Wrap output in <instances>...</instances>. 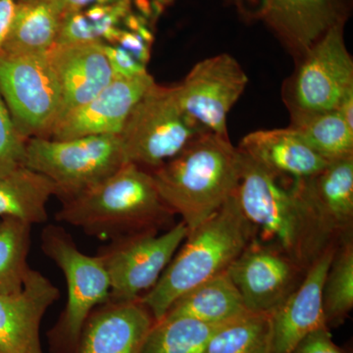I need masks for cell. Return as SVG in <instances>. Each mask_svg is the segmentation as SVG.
<instances>
[{"label": "cell", "instance_id": "3957f363", "mask_svg": "<svg viewBox=\"0 0 353 353\" xmlns=\"http://www.w3.org/2000/svg\"><path fill=\"white\" fill-rule=\"evenodd\" d=\"M241 162L229 137L205 132L150 173L165 203L190 232L236 194Z\"/></svg>", "mask_w": 353, "mask_h": 353}, {"label": "cell", "instance_id": "d590c367", "mask_svg": "<svg viewBox=\"0 0 353 353\" xmlns=\"http://www.w3.org/2000/svg\"><path fill=\"white\" fill-rule=\"evenodd\" d=\"M15 1H16V2H17V1H20V0H15Z\"/></svg>", "mask_w": 353, "mask_h": 353}, {"label": "cell", "instance_id": "7402d4cb", "mask_svg": "<svg viewBox=\"0 0 353 353\" xmlns=\"http://www.w3.org/2000/svg\"><path fill=\"white\" fill-rule=\"evenodd\" d=\"M246 312L240 292L226 271L179 297L163 318L188 317L224 324Z\"/></svg>", "mask_w": 353, "mask_h": 353}, {"label": "cell", "instance_id": "d6a6232c", "mask_svg": "<svg viewBox=\"0 0 353 353\" xmlns=\"http://www.w3.org/2000/svg\"><path fill=\"white\" fill-rule=\"evenodd\" d=\"M15 0H0V54L15 12Z\"/></svg>", "mask_w": 353, "mask_h": 353}, {"label": "cell", "instance_id": "6da1fadb", "mask_svg": "<svg viewBox=\"0 0 353 353\" xmlns=\"http://www.w3.org/2000/svg\"><path fill=\"white\" fill-rule=\"evenodd\" d=\"M240 153L236 199L255 240L284 253L305 270L329 248L340 245L304 196L299 180L287 183Z\"/></svg>", "mask_w": 353, "mask_h": 353}, {"label": "cell", "instance_id": "ac0fdd59", "mask_svg": "<svg viewBox=\"0 0 353 353\" xmlns=\"http://www.w3.org/2000/svg\"><path fill=\"white\" fill-rule=\"evenodd\" d=\"M336 246L311 265L299 287L272 313V353H290L311 332L327 327L323 317L322 288Z\"/></svg>", "mask_w": 353, "mask_h": 353}, {"label": "cell", "instance_id": "9a60e30c", "mask_svg": "<svg viewBox=\"0 0 353 353\" xmlns=\"http://www.w3.org/2000/svg\"><path fill=\"white\" fill-rule=\"evenodd\" d=\"M59 297L57 285L32 268L20 292L0 294V353H43L41 320Z\"/></svg>", "mask_w": 353, "mask_h": 353}, {"label": "cell", "instance_id": "ffe728a7", "mask_svg": "<svg viewBox=\"0 0 353 353\" xmlns=\"http://www.w3.org/2000/svg\"><path fill=\"white\" fill-rule=\"evenodd\" d=\"M299 183L334 241L341 243L352 239L353 157L329 162L319 173Z\"/></svg>", "mask_w": 353, "mask_h": 353}, {"label": "cell", "instance_id": "30bf717a", "mask_svg": "<svg viewBox=\"0 0 353 353\" xmlns=\"http://www.w3.org/2000/svg\"><path fill=\"white\" fill-rule=\"evenodd\" d=\"M182 221L164 233H148L110 241L97 252L110 281L108 301L141 299L157 284L187 238Z\"/></svg>", "mask_w": 353, "mask_h": 353}, {"label": "cell", "instance_id": "f546056e", "mask_svg": "<svg viewBox=\"0 0 353 353\" xmlns=\"http://www.w3.org/2000/svg\"><path fill=\"white\" fill-rule=\"evenodd\" d=\"M115 78H132L148 73L146 66L116 44L102 43Z\"/></svg>", "mask_w": 353, "mask_h": 353}, {"label": "cell", "instance_id": "44dd1931", "mask_svg": "<svg viewBox=\"0 0 353 353\" xmlns=\"http://www.w3.org/2000/svg\"><path fill=\"white\" fill-rule=\"evenodd\" d=\"M63 15L54 0H20L2 53H46L55 46Z\"/></svg>", "mask_w": 353, "mask_h": 353}, {"label": "cell", "instance_id": "83f0119b", "mask_svg": "<svg viewBox=\"0 0 353 353\" xmlns=\"http://www.w3.org/2000/svg\"><path fill=\"white\" fill-rule=\"evenodd\" d=\"M32 225L23 221L0 219V294L22 290L28 271Z\"/></svg>", "mask_w": 353, "mask_h": 353}, {"label": "cell", "instance_id": "52a82bcc", "mask_svg": "<svg viewBox=\"0 0 353 353\" xmlns=\"http://www.w3.org/2000/svg\"><path fill=\"white\" fill-rule=\"evenodd\" d=\"M205 132L183 112L174 85L154 83L132 108L119 134L127 162L150 172Z\"/></svg>", "mask_w": 353, "mask_h": 353}, {"label": "cell", "instance_id": "cb8c5ba5", "mask_svg": "<svg viewBox=\"0 0 353 353\" xmlns=\"http://www.w3.org/2000/svg\"><path fill=\"white\" fill-rule=\"evenodd\" d=\"M289 127L327 162L353 157V130L336 110L292 119Z\"/></svg>", "mask_w": 353, "mask_h": 353}, {"label": "cell", "instance_id": "e575fe53", "mask_svg": "<svg viewBox=\"0 0 353 353\" xmlns=\"http://www.w3.org/2000/svg\"><path fill=\"white\" fill-rule=\"evenodd\" d=\"M336 110L347 123V126L353 130V90L345 95Z\"/></svg>", "mask_w": 353, "mask_h": 353}, {"label": "cell", "instance_id": "5b68a950", "mask_svg": "<svg viewBox=\"0 0 353 353\" xmlns=\"http://www.w3.org/2000/svg\"><path fill=\"white\" fill-rule=\"evenodd\" d=\"M41 250L62 271L67 303L48 333L53 353H74L83 325L95 308L108 303L110 281L101 259L85 254L64 228L48 225L41 234Z\"/></svg>", "mask_w": 353, "mask_h": 353}, {"label": "cell", "instance_id": "277c9868", "mask_svg": "<svg viewBox=\"0 0 353 353\" xmlns=\"http://www.w3.org/2000/svg\"><path fill=\"white\" fill-rule=\"evenodd\" d=\"M254 236L236 194L188 233L157 284L139 299L160 321L179 297L226 272Z\"/></svg>", "mask_w": 353, "mask_h": 353}, {"label": "cell", "instance_id": "9c48e42d", "mask_svg": "<svg viewBox=\"0 0 353 353\" xmlns=\"http://www.w3.org/2000/svg\"><path fill=\"white\" fill-rule=\"evenodd\" d=\"M0 94L26 139L50 138L61 108V90L48 53H1Z\"/></svg>", "mask_w": 353, "mask_h": 353}, {"label": "cell", "instance_id": "e0dca14e", "mask_svg": "<svg viewBox=\"0 0 353 353\" xmlns=\"http://www.w3.org/2000/svg\"><path fill=\"white\" fill-rule=\"evenodd\" d=\"M102 43L90 41L54 46L46 52L61 90L57 122L70 111L94 99L115 79Z\"/></svg>", "mask_w": 353, "mask_h": 353}, {"label": "cell", "instance_id": "4316f807", "mask_svg": "<svg viewBox=\"0 0 353 353\" xmlns=\"http://www.w3.org/2000/svg\"><path fill=\"white\" fill-rule=\"evenodd\" d=\"M203 353H272L271 314L246 312L225 323Z\"/></svg>", "mask_w": 353, "mask_h": 353}, {"label": "cell", "instance_id": "2e32d148", "mask_svg": "<svg viewBox=\"0 0 353 353\" xmlns=\"http://www.w3.org/2000/svg\"><path fill=\"white\" fill-rule=\"evenodd\" d=\"M154 323L141 299L108 301L88 316L74 353H141Z\"/></svg>", "mask_w": 353, "mask_h": 353}, {"label": "cell", "instance_id": "d4e9b609", "mask_svg": "<svg viewBox=\"0 0 353 353\" xmlns=\"http://www.w3.org/2000/svg\"><path fill=\"white\" fill-rule=\"evenodd\" d=\"M353 308V238L341 241L322 288V309L327 328L339 327Z\"/></svg>", "mask_w": 353, "mask_h": 353}, {"label": "cell", "instance_id": "d6986e66", "mask_svg": "<svg viewBox=\"0 0 353 353\" xmlns=\"http://www.w3.org/2000/svg\"><path fill=\"white\" fill-rule=\"evenodd\" d=\"M238 150L269 173L285 180L310 178L329 163L290 127L250 132L241 139Z\"/></svg>", "mask_w": 353, "mask_h": 353}, {"label": "cell", "instance_id": "603a6c76", "mask_svg": "<svg viewBox=\"0 0 353 353\" xmlns=\"http://www.w3.org/2000/svg\"><path fill=\"white\" fill-rule=\"evenodd\" d=\"M54 183L26 166L0 176V219L12 218L30 225L48 221L46 204L57 196Z\"/></svg>", "mask_w": 353, "mask_h": 353}, {"label": "cell", "instance_id": "1f68e13d", "mask_svg": "<svg viewBox=\"0 0 353 353\" xmlns=\"http://www.w3.org/2000/svg\"><path fill=\"white\" fill-rule=\"evenodd\" d=\"M175 1L176 0H132V3L138 9V13L153 24Z\"/></svg>", "mask_w": 353, "mask_h": 353}, {"label": "cell", "instance_id": "8fae6325", "mask_svg": "<svg viewBox=\"0 0 353 353\" xmlns=\"http://www.w3.org/2000/svg\"><path fill=\"white\" fill-rule=\"evenodd\" d=\"M248 78L236 58L228 53L201 60L183 82L174 85L185 115L204 132L228 134L227 117L245 92Z\"/></svg>", "mask_w": 353, "mask_h": 353}, {"label": "cell", "instance_id": "8992f818", "mask_svg": "<svg viewBox=\"0 0 353 353\" xmlns=\"http://www.w3.org/2000/svg\"><path fill=\"white\" fill-rule=\"evenodd\" d=\"M126 163L120 134L32 138L26 143L25 166L50 179L61 201L94 187Z\"/></svg>", "mask_w": 353, "mask_h": 353}, {"label": "cell", "instance_id": "484cf974", "mask_svg": "<svg viewBox=\"0 0 353 353\" xmlns=\"http://www.w3.org/2000/svg\"><path fill=\"white\" fill-rule=\"evenodd\" d=\"M224 324L163 318L153 325L141 353H203L211 336Z\"/></svg>", "mask_w": 353, "mask_h": 353}, {"label": "cell", "instance_id": "7a4b0ae2", "mask_svg": "<svg viewBox=\"0 0 353 353\" xmlns=\"http://www.w3.org/2000/svg\"><path fill=\"white\" fill-rule=\"evenodd\" d=\"M175 215L152 173L128 162L94 187L62 201L55 218L88 236L113 241L170 229Z\"/></svg>", "mask_w": 353, "mask_h": 353}, {"label": "cell", "instance_id": "836d02e7", "mask_svg": "<svg viewBox=\"0 0 353 353\" xmlns=\"http://www.w3.org/2000/svg\"><path fill=\"white\" fill-rule=\"evenodd\" d=\"M62 15L76 11L83 10L92 6L113 3L119 0H54Z\"/></svg>", "mask_w": 353, "mask_h": 353}, {"label": "cell", "instance_id": "4fadbf2b", "mask_svg": "<svg viewBox=\"0 0 353 353\" xmlns=\"http://www.w3.org/2000/svg\"><path fill=\"white\" fill-rule=\"evenodd\" d=\"M246 17L261 20L297 60L334 26L345 24L343 0H236Z\"/></svg>", "mask_w": 353, "mask_h": 353}, {"label": "cell", "instance_id": "7c38bea8", "mask_svg": "<svg viewBox=\"0 0 353 353\" xmlns=\"http://www.w3.org/2000/svg\"><path fill=\"white\" fill-rule=\"evenodd\" d=\"M305 269L276 248L253 239L228 274L248 312L272 314L305 277Z\"/></svg>", "mask_w": 353, "mask_h": 353}, {"label": "cell", "instance_id": "ba28073f", "mask_svg": "<svg viewBox=\"0 0 353 353\" xmlns=\"http://www.w3.org/2000/svg\"><path fill=\"white\" fill-rule=\"evenodd\" d=\"M343 25L334 26L296 60L284 87L290 118L336 110L353 90V60L343 39Z\"/></svg>", "mask_w": 353, "mask_h": 353}, {"label": "cell", "instance_id": "5bb4252c", "mask_svg": "<svg viewBox=\"0 0 353 353\" xmlns=\"http://www.w3.org/2000/svg\"><path fill=\"white\" fill-rule=\"evenodd\" d=\"M154 83L150 73L114 79L97 97L58 121L50 139L67 141L99 134H119L132 108Z\"/></svg>", "mask_w": 353, "mask_h": 353}, {"label": "cell", "instance_id": "f1b7e54d", "mask_svg": "<svg viewBox=\"0 0 353 353\" xmlns=\"http://www.w3.org/2000/svg\"><path fill=\"white\" fill-rule=\"evenodd\" d=\"M27 141L14 124L0 94V176L25 166Z\"/></svg>", "mask_w": 353, "mask_h": 353}, {"label": "cell", "instance_id": "4dcf8cb0", "mask_svg": "<svg viewBox=\"0 0 353 353\" xmlns=\"http://www.w3.org/2000/svg\"><path fill=\"white\" fill-rule=\"evenodd\" d=\"M290 353H345L332 339L330 329L322 327L311 332Z\"/></svg>", "mask_w": 353, "mask_h": 353}]
</instances>
